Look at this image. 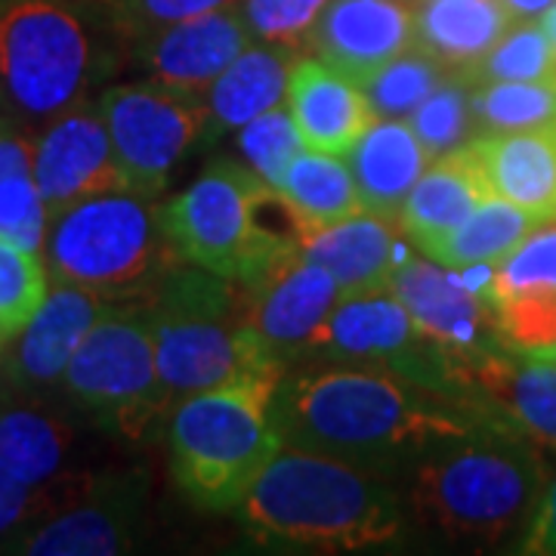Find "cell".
Masks as SVG:
<instances>
[{"instance_id": "16", "label": "cell", "mask_w": 556, "mask_h": 556, "mask_svg": "<svg viewBox=\"0 0 556 556\" xmlns=\"http://www.w3.org/2000/svg\"><path fill=\"white\" fill-rule=\"evenodd\" d=\"M306 47L340 75L365 84L415 47V10L405 0H328Z\"/></svg>"}, {"instance_id": "33", "label": "cell", "mask_w": 556, "mask_h": 556, "mask_svg": "<svg viewBox=\"0 0 556 556\" xmlns=\"http://www.w3.org/2000/svg\"><path fill=\"white\" fill-rule=\"evenodd\" d=\"M507 294H556V217L535 226L507 257L492 263L489 300Z\"/></svg>"}, {"instance_id": "25", "label": "cell", "mask_w": 556, "mask_h": 556, "mask_svg": "<svg viewBox=\"0 0 556 556\" xmlns=\"http://www.w3.org/2000/svg\"><path fill=\"white\" fill-rule=\"evenodd\" d=\"M514 28L504 0H420L415 47L445 72H467Z\"/></svg>"}, {"instance_id": "10", "label": "cell", "mask_w": 556, "mask_h": 556, "mask_svg": "<svg viewBox=\"0 0 556 556\" xmlns=\"http://www.w3.org/2000/svg\"><path fill=\"white\" fill-rule=\"evenodd\" d=\"M100 112L127 192L155 199L204 137L199 97L159 80L118 84L100 97Z\"/></svg>"}, {"instance_id": "21", "label": "cell", "mask_w": 556, "mask_h": 556, "mask_svg": "<svg viewBox=\"0 0 556 556\" xmlns=\"http://www.w3.org/2000/svg\"><path fill=\"white\" fill-rule=\"evenodd\" d=\"M300 251L325 266L338 281L340 298L390 291L399 263V236L393 219L362 211L300 241Z\"/></svg>"}, {"instance_id": "12", "label": "cell", "mask_w": 556, "mask_h": 556, "mask_svg": "<svg viewBox=\"0 0 556 556\" xmlns=\"http://www.w3.org/2000/svg\"><path fill=\"white\" fill-rule=\"evenodd\" d=\"M244 288V285H241ZM248 321L263 343V350L291 371L303 358H313L318 331L340 300L338 281L325 266L303 251L278 263L269 276L244 288Z\"/></svg>"}, {"instance_id": "13", "label": "cell", "mask_w": 556, "mask_h": 556, "mask_svg": "<svg viewBox=\"0 0 556 556\" xmlns=\"http://www.w3.org/2000/svg\"><path fill=\"white\" fill-rule=\"evenodd\" d=\"M448 380L457 393L479 399L501 420L517 427L535 445L556 448V362L507 346H489L464 356L445 353Z\"/></svg>"}, {"instance_id": "35", "label": "cell", "mask_w": 556, "mask_h": 556, "mask_svg": "<svg viewBox=\"0 0 556 556\" xmlns=\"http://www.w3.org/2000/svg\"><path fill=\"white\" fill-rule=\"evenodd\" d=\"M47 298V269L35 251L0 239V338H13Z\"/></svg>"}, {"instance_id": "28", "label": "cell", "mask_w": 556, "mask_h": 556, "mask_svg": "<svg viewBox=\"0 0 556 556\" xmlns=\"http://www.w3.org/2000/svg\"><path fill=\"white\" fill-rule=\"evenodd\" d=\"M538 223L541 219L519 211L517 204L492 195L448 236L420 248V254H427L448 269H470V266H482V263H497L501 257H507Z\"/></svg>"}, {"instance_id": "14", "label": "cell", "mask_w": 556, "mask_h": 556, "mask_svg": "<svg viewBox=\"0 0 556 556\" xmlns=\"http://www.w3.org/2000/svg\"><path fill=\"white\" fill-rule=\"evenodd\" d=\"M31 179L50 217L75 201L124 189L100 102H80L43 127L31 149Z\"/></svg>"}, {"instance_id": "45", "label": "cell", "mask_w": 556, "mask_h": 556, "mask_svg": "<svg viewBox=\"0 0 556 556\" xmlns=\"http://www.w3.org/2000/svg\"><path fill=\"white\" fill-rule=\"evenodd\" d=\"M0 343H3V338H0Z\"/></svg>"}, {"instance_id": "40", "label": "cell", "mask_w": 556, "mask_h": 556, "mask_svg": "<svg viewBox=\"0 0 556 556\" xmlns=\"http://www.w3.org/2000/svg\"><path fill=\"white\" fill-rule=\"evenodd\" d=\"M522 554L556 556V477L538 497L529 517V532L522 538Z\"/></svg>"}, {"instance_id": "23", "label": "cell", "mask_w": 556, "mask_h": 556, "mask_svg": "<svg viewBox=\"0 0 556 556\" xmlns=\"http://www.w3.org/2000/svg\"><path fill=\"white\" fill-rule=\"evenodd\" d=\"M298 65V50L281 43H251L232 65L199 97L204 112V137L241 130L248 121L285 102L288 80Z\"/></svg>"}, {"instance_id": "22", "label": "cell", "mask_w": 556, "mask_h": 556, "mask_svg": "<svg viewBox=\"0 0 556 556\" xmlns=\"http://www.w3.org/2000/svg\"><path fill=\"white\" fill-rule=\"evenodd\" d=\"M358 199L368 214L396 223L415 182L433 164L405 118H378L346 152Z\"/></svg>"}, {"instance_id": "43", "label": "cell", "mask_w": 556, "mask_h": 556, "mask_svg": "<svg viewBox=\"0 0 556 556\" xmlns=\"http://www.w3.org/2000/svg\"><path fill=\"white\" fill-rule=\"evenodd\" d=\"M541 28L547 31V38H551V43H554V53H556V3L554 7H547V10L541 13ZM551 84H556V75Z\"/></svg>"}, {"instance_id": "30", "label": "cell", "mask_w": 556, "mask_h": 556, "mask_svg": "<svg viewBox=\"0 0 556 556\" xmlns=\"http://www.w3.org/2000/svg\"><path fill=\"white\" fill-rule=\"evenodd\" d=\"M473 118L485 134L556 127V84L551 80H485L473 84Z\"/></svg>"}, {"instance_id": "34", "label": "cell", "mask_w": 556, "mask_h": 556, "mask_svg": "<svg viewBox=\"0 0 556 556\" xmlns=\"http://www.w3.org/2000/svg\"><path fill=\"white\" fill-rule=\"evenodd\" d=\"M445 75L448 72L439 62L412 47L408 53L387 62L378 75L365 80L362 90L368 93L378 118H408L439 80H445Z\"/></svg>"}, {"instance_id": "20", "label": "cell", "mask_w": 556, "mask_h": 556, "mask_svg": "<svg viewBox=\"0 0 556 556\" xmlns=\"http://www.w3.org/2000/svg\"><path fill=\"white\" fill-rule=\"evenodd\" d=\"M118 303L127 300H109L97 291L56 281V288L47 291L38 313L20 331L22 340L13 365L16 378L31 387L60 380L87 331Z\"/></svg>"}, {"instance_id": "4", "label": "cell", "mask_w": 556, "mask_h": 556, "mask_svg": "<svg viewBox=\"0 0 556 556\" xmlns=\"http://www.w3.org/2000/svg\"><path fill=\"white\" fill-rule=\"evenodd\" d=\"M535 442L492 417L412 464L408 504L424 526L457 541H501L532 517L541 497Z\"/></svg>"}, {"instance_id": "38", "label": "cell", "mask_w": 556, "mask_h": 556, "mask_svg": "<svg viewBox=\"0 0 556 556\" xmlns=\"http://www.w3.org/2000/svg\"><path fill=\"white\" fill-rule=\"evenodd\" d=\"M47 229L50 214L31 174H0V239L38 251Z\"/></svg>"}, {"instance_id": "11", "label": "cell", "mask_w": 556, "mask_h": 556, "mask_svg": "<svg viewBox=\"0 0 556 556\" xmlns=\"http://www.w3.org/2000/svg\"><path fill=\"white\" fill-rule=\"evenodd\" d=\"M313 358L387 371L424 387L452 390L445 350L417 328L393 291L340 298L318 331Z\"/></svg>"}, {"instance_id": "2", "label": "cell", "mask_w": 556, "mask_h": 556, "mask_svg": "<svg viewBox=\"0 0 556 556\" xmlns=\"http://www.w3.org/2000/svg\"><path fill=\"white\" fill-rule=\"evenodd\" d=\"M241 526L263 544L325 554L365 551L402 535L405 510L378 470L281 445L239 504Z\"/></svg>"}, {"instance_id": "1", "label": "cell", "mask_w": 556, "mask_h": 556, "mask_svg": "<svg viewBox=\"0 0 556 556\" xmlns=\"http://www.w3.org/2000/svg\"><path fill=\"white\" fill-rule=\"evenodd\" d=\"M285 445L343 457L368 470L415 464L492 417L479 399L371 368H313L285 375L273 399Z\"/></svg>"}, {"instance_id": "41", "label": "cell", "mask_w": 556, "mask_h": 556, "mask_svg": "<svg viewBox=\"0 0 556 556\" xmlns=\"http://www.w3.org/2000/svg\"><path fill=\"white\" fill-rule=\"evenodd\" d=\"M28 495H31L28 485L0 473V532L22 519V514L28 510Z\"/></svg>"}, {"instance_id": "26", "label": "cell", "mask_w": 556, "mask_h": 556, "mask_svg": "<svg viewBox=\"0 0 556 556\" xmlns=\"http://www.w3.org/2000/svg\"><path fill=\"white\" fill-rule=\"evenodd\" d=\"M276 192L291 207L303 239L365 211L350 164L316 149L298 152Z\"/></svg>"}, {"instance_id": "9", "label": "cell", "mask_w": 556, "mask_h": 556, "mask_svg": "<svg viewBox=\"0 0 556 556\" xmlns=\"http://www.w3.org/2000/svg\"><path fill=\"white\" fill-rule=\"evenodd\" d=\"M65 390L100 427L127 439L149 437L167 417L146 300L118 303L87 331L65 368Z\"/></svg>"}, {"instance_id": "6", "label": "cell", "mask_w": 556, "mask_h": 556, "mask_svg": "<svg viewBox=\"0 0 556 556\" xmlns=\"http://www.w3.org/2000/svg\"><path fill=\"white\" fill-rule=\"evenodd\" d=\"M276 390L273 380H241L170 405V470L192 504L204 510H239L285 445L273 415Z\"/></svg>"}, {"instance_id": "5", "label": "cell", "mask_w": 556, "mask_h": 556, "mask_svg": "<svg viewBox=\"0 0 556 556\" xmlns=\"http://www.w3.org/2000/svg\"><path fill=\"white\" fill-rule=\"evenodd\" d=\"M177 254L236 285H254L300 251V226L276 189L239 161L204 167L177 199L161 204Z\"/></svg>"}, {"instance_id": "29", "label": "cell", "mask_w": 556, "mask_h": 556, "mask_svg": "<svg viewBox=\"0 0 556 556\" xmlns=\"http://www.w3.org/2000/svg\"><path fill=\"white\" fill-rule=\"evenodd\" d=\"M65 452L68 430L60 420L28 408L0 415V473L31 489L56 477Z\"/></svg>"}, {"instance_id": "17", "label": "cell", "mask_w": 556, "mask_h": 556, "mask_svg": "<svg viewBox=\"0 0 556 556\" xmlns=\"http://www.w3.org/2000/svg\"><path fill=\"white\" fill-rule=\"evenodd\" d=\"M137 40L149 80H159L189 97H201L232 60L251 47L254 35L241 20L239 7H219L139 35Z\"/></svg>"}, {"instance_id": "39", "label": "cell", "mask_w": 556, "mask_h": 556, "mask_svg": "<svg viewBox=\"0 0 556 556\" xmlns=\"http://www.w3.org/2000/svg\"><path fill=\"white\" fill-rule=\"evenodd\" d=\"M232 0H121L118 22L134 35H149L155 28L174 22L192 20L201 13H211L219 7H229Z\"/></svg>"}, {"instance_id": "19", "label": "cell", "mask_w": 556, "mask_h": 556, "mask_svg": "<svg viewBox=\"0 0 556 556\" xmlns=\"http://www.w3.org/2000/svg\"><path fill=\"white\" fill-rule=\"evenodd\" d=\"M467 146L492 195L541 223L556 217V127L482 134Z\"/></svg>"}, {"instance_id": "15", "label": "cell", "mask_w": 556, "mask_h": 556, "mask_svg": "<svg viewBox=\"0 0 556 556\" xmlns=\"http://www.w3.org/2000/svg\"><path fill=\"white\" fill-rule=\"evenodd\" d=\"M390 291L408 309L417 328L448 356L504 346L497 338L492 303L460 269H448L437 260H402Z\"/></svg>"}, {"instance_id": "37", "label": "cell", "mask_w": 556, "mask_h": 556, "mask_svg": "<svg viewBox=\"0 0 556 556\" xmlns=\"http://www.w3.org/2000/svg\"><path fill=\"white\" fill-rule=\"evenodd\" d=\"M236 7L254 38L300 50L328 0H239Z\"/></svg>"}, {"instance_id": "8", "label": "cell", "mask_w": 556, "mask_h": 556, "mask_svg": "<svg viewBox=\"0 0 556 556\" xmlns=\"http://www.w3.org/2000/svg\"><path fill=\"white\" fill-rule=\"evenodd\" d=\"M100 43L78 10L16 0L0 10V100L22 121L50 124L87 102Z\"/></svg>"}, {"instance_id": "44", "label": "cell", "mask_w": 556, "mask_h": 556, "mask_svg": "<svg viewBox=\"0 0 556 556\" xmlns=\"http://www.w3.org/2000/svg\"><path fill=\"white\" fill-rule=\"evenodd\" d=\"M544 358H554V362H556V350H551V353H544Z\"/></svg>"}, {"instance_id": "36", "label": "cell", "mask_w": 556, "mask_h": 556, "mask_svg": "<svg viewBox=\"0 0 556 556\" xmlns=\"http://www.w3.org/2000/svg\"><path fill=\"white\" fill-rule=\"evenodd\" d=\"M239 149L248 167L260 179H266L273 189H278L288 164L298 159V152L303 149V139L288 105H276L254 121H248L239 130Z\"/></svg>"}, {"instance_id": "42", "label": "cell", "mask_w": 556, "mask_h": 556, "mask_svg": "<svg viewBox=\"0 0 556 556\" xmlns=\"http://www.w3.org/2000/svg\"><path fill=\"white\" fill-rule=\"evenodd\" d=\"M554 3L556 0H504V7L514 13V20H535Z\"/></svg>"}, {"instance_id": "32", "label": "cell", "mask_w": 556, "mask_h": 556, "mask_svg": "<svg viewBox=\"0 0 556 556\" xmlns=\"http://www.w3.org/2000/svg\"><path fill=\"white\" fill-rule=\"evenodd\" d=\"M470 84L485 80H554L556 53L541 22H519L467 72H457Z\"/></svg>"}, {"instance_id": "18", "label": "cell", "mask_w": 556, "mask_h": 556, "mask_svg": "<svg viewBox=\"0 0 556 556\" xmlns=\"http://www.w3.org/2000/svg\"><path fill=\"white\" fill-rule=\"evenodd\" d=\"M285 105L298 124L303 146L328 155H346L378 121L362 84L321 60H298L288 80Z\"/></svg>"}, {"instance_id": "31", "label": "cell", "mask_w": 556, "mask_h": 556, "mask_svg": "<svg viewBox=\"0 0 556 556\" xmlns=\"http://www.w3.org/2000/svg\"><path fill=\"white\" fill-rule=\"evenodd\" d=\"M470 93H473V84L457 72H448L445 80H439L424 97V102L405 118L417 139L424 142V149L433 155V161L470 142V134L477 127Z\"/></svg>"}, {"instance_id": "7", "label": "cell", "mask_w": 556, "mask_h": 556, "mask_svg": "<svg viewBox=\"0 0 556 556\" xmlns=\"http://www.w3.org/2000/svg\"><path fill=\"white\" fill-rule=\"evenodd\" d=\"M43 244L56 281L109 300H149L182 260L164 229L161 204L127 189L68 204L50 217Z\"/></svg>"}, {"instance_id": "3", "label": "cell", "mask_w": 556, "mask_h": 556, "mask_svg": "<svg viewBox=\"0 0 556 556\" xmlns=\"http://www.w3.org/2000/svg\"><path fill=\"white\" fill-rule=\"evenodd\" d=\"M164 396L179 399L241 380L281 383L285 368L263 350L248 321L244 288L189 260L161 278L146 300Z\"/></svg>"}, {"instance_id": "24", "label": "cell", "mask_w": 556, "mask_h": 556, "mask_svg": "<svg viewBox=\"0 0 556 556\" xmlns=\"http://www.w3.org/2000/svg\"><path fill=\"white\" fill-rule=\"evenodd\" d=\"M492 199V189L479 170L470 146L437 159L417 179L412 195L402 204L399 229L415 248L448 236L479 204Z\"/></svg>"}, {"instance_id": "27", "label": "cell", "mask_w": 556, "mask_h": 556, "mask_svg": "<svg viewBox=\"0 0 556 556\" xmlns=\"http://www.w3.org/2000/svg\"><path fill=\"white\" fill-rule=\"evenodd\" d=\"M137 507L130 495H102L40 526L22 541L25 554L47 556H109L121 554L134 541Z\"/></svg>"}]
</instances>
